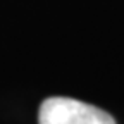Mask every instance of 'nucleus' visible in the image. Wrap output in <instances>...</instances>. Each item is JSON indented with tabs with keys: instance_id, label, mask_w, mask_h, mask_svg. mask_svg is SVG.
<instances>
[{
	"instance_id": "obj_1",
	"label": "nucleus",
	"mask_w": 124,
	"mask_h": 124,
	"mask_svg": "<svg viewBox=\"0 0 124 124\" xmlns=\"http://www.w3.org/2000/svg\"><path fill=\"white\" fill-rule=\"evenodd\" d=\"M38 124H116V121L95 105L67 97H50L40 105Z\"/></svg>"
}]
</instances>
